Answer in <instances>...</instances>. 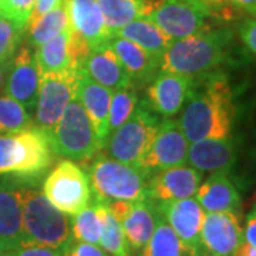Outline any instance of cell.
Segmentation results:
<instances>
[{
  "label": "cell",
  "mask_w": 256,
  "mask_h": 256,
  "mask_svg": "<svg viewBox=\"0 0 256 256\" xmlns=\"http://www.w3.org/2000/svg\"><path fill=\"white\" fill-rule=\"evenodd\" d=\"M236 107L228 80L224 74L210 73L196 77L180 126L188 142L210 138L232 137Z\"/></svg>",
  "instance_id": "6da1fadb"
},
{
  "label": "cell",
  "mask_w": 256,
  "mask_h": 256,
  "mask_svg": "<svg viewBox=\"0 0 256 256\" xmlns=\"http://www.w3.org/2000/svg\"><path fill=\"white\" fill-rule=\"evenodd\" d=\"M230 40L229 28H210L174 40L160 60V70L194 78L214 73L226 60Z\"/></svg>",
  "instance_id": "7a4b0ae2"
},
{
  "label": "cell",
  "mask_w": 256,
  "mask_h": 256,
  "mask_svg": "<svg viewBox=\"0 0 256 256\" xmlns=\"http://www.w3.org/2000/svg\"><path fill=\"white\" fill-rule=\"evenodd\" d=\"M28 181L23 180L22 186L23 244L42 245L64 252L74 240L72 216L57 210L43 191L28 185Z\"/></svg>",
  "instance_id": "3957f363"
},
{
  "label": "cell",
  "mask_w": 256,
  "mask_h": 256,
  "mask_svg": "<svg viewBox=\"0 0 256 256\" xmlns=\"http://www.w3.org/2000/svg\"><path fill=\"white\" fill-rule=\"evenodd\" d=\"M87 174L97 201H148V175L140 168L120 162L108 156H97Z\"/></svg>",
  "instance_id": "277c9868"
},
{
  "label": "cell",
  "mask_w": 256,
  "mask_h": 256,
  "mask_svg": "<svg viewBox=\"0 0 256 256\" xmlns=\"http://www.w3.org/2000/svg\"><path fill=\"white\" fill-rule=\"evenodd\" d=\"M53 162L48 136L36 126L30 130L0 136V175L36 176Z\"/></svg>",
  "instance_id": "5b68a950"
},
{
  "label": "cell",
  "mask_w": 256,
  "mask_h": 256,
  "mask_svg": "<svg viewBox=\"0 0 256 256\" xmlns=\"http://www.w3.org/2000/svg\"><path fill=\"white\" fill-rule=\"evenodd\" d=\"M52 151L63 160L86 162L102 150L77 94L48 134Z\"/></svg>",
  "instance_id": "8992f818"
},
{
  "label": "cell",
  "mask_w": 256,
  "mask_h": 256,
  "mask_svg": "<svg viewBox=\"0 0 256 256\" xmlns=\"http://www.w3.org/2000/svg\"><path fill=\"white\" fill-rule=\"evenodd\" d=\"M158 126L160 120L156 112L146 101H141L132 116L110 134L104 146L107 148V156L141 170V162L156 137Z\"/></svg>",
  "instance_id": "52a82bcc"
},
{
  "label": "cell",
  "mask_w": 256,
  "mask_h": 256,
  "mask_svg": "<svg viewBox=\"0 0 256 256\" xmlns=\"http://www.w3.org/2000/svg\"><path fill=\"white\" fill-rule=\"evenodd\" d=\"M43 194L57 210L68 216L77 215L92 204L88 174L70 160H62L47 174Z\"/></svg>",
  "instance_id": "ba28073f"
},
{
  "label": "cell",
  "mask_w": 256,
  "mask_h": 256,
  "mask_svg": "<svg viewBox=\"0 0 256 256\" xmlns=\"http://www.w3.org/2000/svg\"><path fill=\"white\" fill-rule=\"evenodd\" d=\"M142 18L151 20L172 42L208 28V12L188 0H144Z\"/></svg>",
  "instance_id": "9c48e42d"
},
{
  "label": "cell",
  "mask_w": 256,
  "mask_h": 256,
  "mask_svg": "<svg viewBox=\"0 0 256 256\" xmlns=\"http://www.w3.org/2000/svg\"><path fill=\"white\" fill-rule=\"evenodd\" d=\"M77 70L67 68L58 73L42 74L36 102L34 126L47 136L77 92Z\"/></svg>",
  "instance_id": "30bf717a"
},
{
  "label": "cell",
  "mask_w": 256,
  "mask_h": 256,
  "mask_svg": "<svg viewBox=\"0 0 256 256\" xmlns=\"http://www.w3.org/2000/svg\"><path fill=\"white\" fill-rule=\"evenodd\" d=\"M188 146L190 142L178 120L165 118L160 121L156 137L141 162V171L150 178L158 171L185 165Z\"/></svg>",
  "instance_id": "8fae6325"
},
{
  "label": "cell",
  "mask_w": 256,
  "mask_h": 256,
  "mask_svg": "<svg viewBox=\"0 0 256 256\" xmlns=\"http://www.w3.org/2000/svg\"><path fill=\"white\" fill-rule=\"evenodd\" d=\"M195 78L181 74L164 73L154 76L146 90V104L164 118H174L181 112L194 90Z\"/></svg>",
  "instance_id": "7c38bea8"
},
{
  "label": "cell",
  "mask_w": 256,
  "mask_h": 256,
  "mask_svg": "<svg viewBox=\"0 0 256 256\" xmlns=\"http://www.w3.org/2000/svg\"><path fill=\"white\" fill-rule=\"evenodd\" d=\"M156 210L162 215L168 225L174 229L182 244L195 255L204 256L201 245V230L205 210L195 196L178 201L154 204Z\"/></svg>",
  "instance_id": "4fadbf2b"
},
{
  "label": "cell",
  "mask_w": 256,
  "mask_h": 256,
  "mask_svg": "<svg viewBox=\"0 0 256 256\" xmlns=\"http://www.w3.org/2000/svg\"><path fill=\"white\" fill-rule=\"evenodd\" d=\"M244 240L240 216L232 212H205L201 245L208 256H232Z\"/></svg>",
  "instance_id": "5bb4252c"
},
{
  "label": "cell",
  "mask_w": 256,
  "mask_h": 256,
  "mask_svg": "<svg viewBox=\"0 0 256 256\" xmlns=\"http://www.w3.org/2000/svg\"><path fill=\"white\" fill-rule=\"evenodd\" d=\"M201 182V171L186 165L158 171L148 178V201L160 204L191 198L195 196Z\"/></svg>",
  "instance_id": "9a60e30c"
},
{
  "label": "cell",
  "mask_w": 256,
  "mask_h": 256,
  "mask_svg": "<svg viewBox=\"0 0 256 256\" xmlns=\"http://www.w3.org/2000/svg\"><path fill=\"white\" fill-rule=\"evenodd\" d=\"M22 186L23 180H0V256L23 244Z\"/></svg>",
  "instance_id": "2e32d148"
},
{
  "label": "cell",
  "mask_w": 256,
  "mask_h": 256,
  "mask_svg": "<svg viewBox=\"0 0 256 256\" xmlns=\"http://www.w3.org/2000/svg\"><path fill=\"white\" fill-rule=\"evenodd\" d=\"M42 74L30 46H22L13 57V66L6 82V94L30 112L36 108Z\"/></svg>",
  "instance_id": "e0dca14e"
},
{
  "label": "cell",
  "mask_w": 256,
  "mask_h": 256,
  "mask_svg": "<svg viewBox=\"0 0 256 256\" xmlns=\"http://www.w3.org/2000/svg\"><path fill=\"white\" fill-rule=\"evenodd\" d=\"M77 97L92 121L97 140L101 148H104L108 137V112H110L111 92L110 88L101 86L92 80L82 68L77 70Z\"/></svg>",
  "instance_id": "ac0fdd59"
},
{
  "label": "cell",
  "mask_w": 256,
  "mask_h": 256,
  "mask_svg": "<svg viewBox=\"0 0 256 256\" xmlns=\"http://www.w3.org/2000/svg\"><path fill=\"white\" fill-rule=\"evenodd\" d=\"M70 30L87 42L90 50L107 44L112 34L107 28L96 0H66Z\"/></svg>",
  "instance_id": "d6986e66"
},
{
  "label": "cell",
  "mask_w": 256,
  "mask_h": 256,
  "mask_svg": "<svg viewBox=\"0 0 256 256\" xmlns=\"http://www.w3.org/2000/svg\"><path fill=\"white\" fill-rule=\"evenodd\" d=\"M236 161V144L234 138H210L191 142L186 162L204 172H220L234 166Z\"/></svg>",
  "instance_id": "ffe728a7"
},
{
  "label": "cell",
  "mask_w": 256,
  "mask_h": 256,
  "mask_svg": "<svg viewBox=\"0 0 256 256\" xmlns=\"http://www.w3.org/2000/svg\"><path fill=\"white\" fill-rule=\"evenodd\" d=\"M80 68L88 74L94 82L110 88L111 92L128 88L134 84L108 43L90 50Z\"/></svg>",
  "instance_id": "44dd1931"
},
{
  "label": "cell",
  "mask_w": 256,
  "mask_h": 256,
  "mask_svg": "<svg viewBox=\"0 0 256 256\" xmlns=\"http://www.w3.org/2000/svg\"><path fill=\"white\" fill-rule=\"evenodd\" d=\"M205 212H232L240 215V195L228 172H210L195 194Z\"/></svg>",
  "instance_id": "7402d4cb"
},
{
  "label": "cell",
  "mask_w": 256,
  "mask_h": 256,
  "mask_svg": "<svg viewBox=\"0 0 256 256\" xmlns=\"http://www.w3.org/2000/svg\"><path fill=\"white\" fill-rule=\"evenodd\" d=\"M158 210L151 201L131 202L126 216L120 220L131 252H141L154 234Z\"/></svg>",
  "instance_id": "603a6c76"
},
{
  "label": "cell",
  "mask_w": 256,
  "mask_h": 256,
  "mask_svg": "<svg viewBox=\"0 0 256 256\" xmlns=\"http://www.w3.org/2000/svg\"><path fill=\"white\" fill-rule=\"evenodd\" d=\"M108 44L132 82H150L154 78L156 70H160V62L136 43L121 37H111Z\"/></svg>",
  "instance_id": "cb8c5ba5"
},
{
  "label": "cell",
  "mask_w": 256,
  "mask_h": 256,
  "mask_svg": "<svg viewBox=\"0 0 256 256\" xmlns=\"http://www.w3.org/2000/svg\"><path fill=\"white\" fill-rule=\"evenodd\" d=\"M112 37H121L136 43L146 53L156 57L158 62L172 42L161 28L146 18H138L130 22L128 24L118 28Z\"/></svg>",
  "instance_id": "d4e9b609"
},
{
  "label": "cell",
  "mask_w": 256,
  "mask_h": 256,
  "mask_svg": "<svg viewBox=\"0 0 256 256\" xmlns=\"http://www.w3.org/2000/svg\"><path fill=\"white\" fill-rule=\"evenodd\" d=\"M34 50L40 74L58 73L72 67L76 68L73 66V56L70 47V28L57 34Z\"/></svg>",
  "instance_id": "484cf974"
},
{
  "label": "cell",
  "mask_w": 256,
  "mask_h": 256,
  "mask_svg": "<svg viewBox=\"0 0 256 256\" xmlns=\"http://www.w3.org/2000/svg\"><path fill=\"white\" fill-rule=\"evenodd\" d=\"M68 28H70V18L64 2L56 9L47 12L43 16L34 18L28 23L26 28L28 46L37 48Z\"/></svg>",
  "instance_id": "4316f807"
},
{
  "label": "cell",
  "mask_w": 256,
  "mask_h": 256,
  "mask_svg": "<svg viewBox=\"0 0 256 256\" xmlns=\"http://www.w3.org/2000/svg\"><path fill=\"white\" fill-rule=\"evenodd\" d=\"M141 256H198L182 244L174 229L158 212L156 225L152 236L146 242Z\"/></svg>",
  "instance_id": "83f0119b"
},
{
  "label": "cell",
  "mask_w": 256,
  "mask_h": 256,
  "mask_svg": "<svg viewBox=\"0 0 256 256\" xmlns=\"http://www.w3.org/2000/svg\"><path fill=\"white\" fill-rule=\"evenodd\" d=\"M96 208L101 224L100 246L110 256H132L124 230L104 202L96 200Z\"/></svg>",
  "instance_id": "f1b7e54d"
},
{
  "label": "cell",
  "mask_w": 256,
  "mask_h": 256,
  "mask_svg": "<svg viewBox=\"0 0 256 256\" xmlns=\"http://www.w3.org/2000/svg\"><path fill=\"white\" fill-rule=\"evenodd\" d=\"M101 10L104 23L114 34L130 22L142 18L144 0H96Z\"/></svg>",
  "instance_id": "f546056e"
},
{
  "label": "cell",
  "mask_w": 256,
  "mask_h": 256,
  "mask_svg": "<svg viewBox=\"0 0 256 256\" xmlns=\"http://www.w3.org/2000/svg\"><path fill=\"white\" fill-rule=\"evenodd\" d=\"M34 127V121L22 104L8 94L0 96V136L16 134Z\"/></svg>",
  "instance_id": "4dcf8cb0"
},
{
  "label": "cell",
  "mask_w": 256,
  "mask_h": 256,
  "mask_svg": "<svg viewBox=\"0 0 256 256\" xmlns=\"http://www.w3.org/2000/svg\"><path fill=\"white\" fill-rule=\"evenodd\" d=\"M72 232L73 239L77 242L100 245L101 224L94 202L72 216Z\"/></svg>",
  "instance_id": "1f68e13d"
},
{
  "label": "cell",
  "mask_w": 256,
  "mask_h": 256,
  "mask_svg": "<svg viewBox=\"0 0 256 256\" xmlns=\"http://www.w3.org/2000/svg\"><path fill=\"white\" fill-rule=\"evenodd\" d=\"M138 106L137 92L132 87L112 92L108 112V131L110 134L127 121Z\"/></svg>",
  "instance_id": "d6a6232c"
},
{
  "label": "cell",
  "mask_w": 256,
  "mask_h": 256,
  "mask_svg": "<svg viewBox=\"0 0 256 256\" xmlns=\"http://www.w3.org/2000/svg\"><path fill=\"white\" fill-rule=\"evenodd\" d=\"M26 33V28L0 13V66L13 60Z\"/></svg>",
  "instance_id": "836d02e7"
},
{
  "label": "cell",
  "mask_w": 256,
  "mask_h": 256,
  "mask_svg": "<svg viewBox=\"0 0 256 256\" xmlns=\"http://www.w3.org/2000/svg\"><path fill=\"white\" fill-rule=\"evenodd\" d=\"M36 0H0V13L28 28Z\"/></svg>",
  "instance_id": "e575fe53"
},
{
  "label": "cell",
  "mask_w": 256,
  "mask_h": 256,
  "mask_svg": "<svg viewBox=\"0 0 256 256\" xmlns=\"http://www.w3.org/2000/svg\"><path fill=\"white\" fill-rule=\"evenodd\" d=\"M210 18L228 23L239 18V10L229 0H201Z\"/></svg>",
  "instance_id": "d590c367"
},
{
  "label": "cell",
  "mask_w": 256,
  "mask_h": 256,
  "mask_svg": "<svg viewBox=\"0 0 256 256\" xmlns=\"http://www.w3.org/2000/svg\"><path fill=\"white\" fill-rule=\"evenodd\" d=\"M238 34L248 50L256 56V18L249 16L242 18L238 26Z\"/></svg>",
  "instance_id": "8d00e7d4"
},
{
  "label": "cell",
  "mask_w": 256,
  "mask_h": 256,
  "mask_svg": "<svg viewBox=\"0 0 256 256\" xmlns=\"http://www.w3.org/2000/svg\"><path fill=\"white\" fill-rule=\"evenodd\" d=\"M4 256H64V252L53 249V248L42 246V245L23 244Z\"/></svg>",
  "instance_id": "74e56055"
},
{
  "label": "cell",
  "mask_w": 256,
  "mask_h": 256,
  "mask_svg": "<svg viewBox=\"0 0 256 256\" xmlns=\"http://www.w3.org/2000/svg\"><path fill=\"white\" fill-rule=\"evenodd\" d=\"M64 256H110L104 249L94 244L73 240L72 245L64 250Z\"/></svg>",
  "instance_id": "f35d334b"
},
{
  "label": "cell",
  "mask_w": 256,
  "mask_h": 256,
  "mask_svg": "<svg viewBox=\"0 0 256 256\" xmlns=\"http://www.w3.org/2000/svg\"><path fill=\"white\" fill-rule=\"evenodd\" d=\"M244 240L256 248V206L246 215L245 228H244Z\"/></svg>",
  "instance_id": "ab89813d"
},
{
  "label": "cell",
  "mask_w": 256,
  "mask_h": 256,
  "mask_svg": "<svg viewBox=\"0 0 256 256\" xmlns=\"http://www.w3.org/2000/svg\"><path fill=\"white\" fill-rule=\"evenodd\" d=\"M64 2H66V0H36V3H34V9H33V12H32V16H30L28 23H30L32 20H34V18L43 16V14L47 13V12L56 9L57 6H60L62 3H64Z\"/></svg>",
  "instance_id": "60d3db41"
},
{
  "label": "cell",
  "mask_w": 256,
  "mask_h": 256,
  "mask_svg": "<svg viewBox=\"0 0 256 256\" xmlns=\"http://www.w3.org/2000/svg\"><path fill=\"white\" fill-rule=\"evenodd\" d=\"M240 13H246L249 18H256V0H229Z\"/></svg>",
  "instance_id": "b9f144b4"
},
{
  "label": "cell",
  "mask_w": 256,
  "mask_h": 256,
  "mask_svg": "<svg viewBox=\"0 0 256 256\" xmlns=\"http://www.w3.org/2000/svg\"><path fill=\"white\" fill-rule=\"evenodd\" d=\"M232 256H256V248L249 245L245 240H242L239 244V246L235 249V252L232 254Z\"/></svg>",
  "instance_id": "7bdbcfd3"
},
{
  "label": "cell",
  "mask_w": 256,
  "mask_h": 256,
  "mask_svg": "<svg viewBox=\"0 0 256 256\" xmlns=\"http://www.w3.org/2000/svg\"><path fill=\"white\" fill-rule=\"evenodd\" d=\"M188 2H191V3H194V4H198V6H201V8H204L201 3V0H188ZM205 9V8H204Z\"/></svg>",
  "instance_id": "ee69618b"
},
{
  "label": "cell",
  "mask_w": 256,
  "mask_h": 256,
  "mask_svg": "<svg viewBox=\"0 0 256 256\" xmlns=\"http://www.w3.org/2000/svg\"><path fill=\"white\" fill-rule=\"evenodd\" d=\"M2 82H3V76H2V70H0V86H2Z\"/></svg>",
  "instance_id": "f6af8a7d"
}]
</instances>
